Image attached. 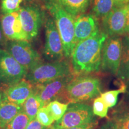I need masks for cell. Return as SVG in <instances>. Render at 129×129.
<instances>
[{
  "mask_svg": "<svg viewBox=\"0 0 129 129\" xmlns=\"http://www.w3.org/2000/svg\"><path fill=\"white\" fill-rule=\"evenodd\" d=\"M108 35L101 30L77 43L71 55L72 72L75 76L88 75L101 69L102 50Z\"/></svg>",
  "mask_w": 129,
  "mask_h": 129,
  "instance_id": "cell-1",
  "label": "cell"
},
{
  "mask_svg": "<svg viewBox=\"0 0 129 129\" xmlns=\"http://www.w3.org/2000/svg\"><path fill=\"white\" fill-rule=\"evenodd\" d=\"M45 6L54 19L60 34L64 58L71 59L77 44L74 27L75 17L64 10L57 0H45Z\"/></svg>",
  "mask_w": 129,
  "mask_h": 129,
  "instance_id": "cell-2",
  "label": "cell"
},
{
  "mask_svg": "<svg viewBox=\"0 0 129 129\" xmlns=\"http://www.w3.org/2000/svg\"><path fill=\"white\" fill-rule=\"evenodd\" d=\"M72 67L67 59L58 61L42 62L28 71L25 79L33 85L71 75Z\"/></svg>",
  "mask_w": 129,
  "mask_h": 129,
  "instance_id": "cell-3",
  "label": "cell"
},
{
  "mask_svg": "<svg viewBox=\"0 0 129 129\" xmlns=\"http://www.w3.org/2000/svg\"><path fill=\"white\" fill-rule=\"evenodd\" d=\"M101 93L99 78L88 75L74 76L68 84L66 94L68 103H78L94 98Z\"/></svg>",
  "mask_w": 129,
  "mask_h": 129,
  "instance_id": "cell-4",
  "label": "cell"
},
{
  "mask_svg": "<svg viewBox=\"0 0 129 129\" xmlns=\"http://www.w3.org/2000/svg\"><path fill=\"white\" fill-rule=\"evenodd\" d=\"M94 114L91 107L84 103H69L62 118L55 121L52 127L63 129L87 124L93 121Z\"/></svg>",
  "mask_w": 129,
  "mask_h": 129,
  "instance_id": "cell-5",
  "label": "cell"
},
{
  "mask_svg": "<svg viewBox=\"0 0 129 129\" xmlns=\"http://www.w3.org/2000/svg\"><path fill=\"white\" fill-rule=\"evenodd\" d=\"M45 43L43 50V56L48 62L61 60L65 59L60 34L54 19L51 15L45 16Z\"/></svg>",
  "mask_w": 129,
  "mask_h": 129,
  "instance_id": "cell-6",
  "label": "cell"
},
{
  "mask_svg": "<svg viewBox=\"0 0 129 129\" xmlns=\"http://www.w3.org/2000/svg\"><path fill=\"white\" fill-rule=\"evenodd\" d=\"M4 49L28 71L43 61L41 54L29 41L7 40Z\"/></svg>",
  "mask_w": 129,
  "mask_h": 129,
  "instance_id": "cell-7",
  "label": "cell"
},
{
  "mask_svg": "<svg viewBox=\"0 0 129 129\" xmlns=\"http://www.w3.org/2000/svg\"><path fill=\"white\" fill-rule=\"evenodd\" d=\"M28 70L5 49L0 48V87L2 89L25 78Z\"/></svg>",
  "mask_w": 129,
  "mask_h": 129,
  "instance_id": "cell-8",
  "label": "cell"
},
{
  "mask_svg": "<svg viewBox=\"0 0 129 129\" xmlns=\"http://www.w3.org/2000/svg\"><path fill=\"white\" fill-rule=\"evenodd\" d=\"M74 76L75 75L72 74L41 84L34 85L44 106L54 101L68 104L66 94V88Z\"/></svg>",
  "mask_w": 129,
  "mask_h": 129,
  "instance_id": "cell-9",
  "label": "cell"
},
{
  "mask_svg": "<svg viewBox=\"0 0 129 129\" xmlns=\"http://www.w3.org/2000/svg\"><path fill=\"white\" fill-rule=\"evenodd\" d=\"M122 49V40L119 36L108 37L102 50L101 69L117 75Z\"/></svg>",
  "mask_w": 129,
  "mask_h": 129,
  "instance_id": "cell-10",
  "label": "cell"
},
{
  "mask_svg": "<svg viewBox=\"0 0 129 129\" xmlns=\"http://www.w3.org/2000/svg\"><path fill=\"white\" fill-rule=\"evenodd\" d=\"M18 12L24 31L29 41H31L39 35L46 13L41 8L34 4L22 6Z\"/></svg>",
  "mask_w": 129,
  "mask_h": 129,
  "instance_id": "cell-11",
  "label": "cell"
},
{
  "mask_svg": "<svg viewBox=\"0 0 129 129\" xmlns=\"http://www.w3.org/2000/svg\"><path fill=\"white\" fill-rule=\"evenodd\" d=\"M127 4L115 6L102 19V31L108 37L121 36L125 34Z\"/></svg>",
  "mask_w": 129,
  "mask_h": 129,
  "instance_id": "cell-12",
  "label": "cell"
},
{
  "mask_svg": "<svg viewBox=\"0 0 129 129\" xmlns=\"http://www.w3.org/2000/svg\"><path fill=\"white\" fill-rule=\"evenodd\" d=\"M0 22L6 39L11 41H30L22 27L18 12L3 14Z\"/></svg>",
  "mask_w": 129,
  "mask_h": 129,
  "instance_id": "cell-13",
  "label": "cell"
},
{
  "mask_svg": "<svg viewBox=\"0 0 129 129\" xmlns=\"http://www.w3.org/2000/svg\"><path fill=\"white\" fill-rule=\"evenodd\" d=\"M99 19L92 14H81L75 20V36L77 43L96 35L99 31Z\"/></svg>",
  "mask_w": 129,
  "mask_h": 129,
  "instance_id": "cell-14",
  "label": "cell"
},
{
  "mask_svg": "<svg viewBox=\"0 0 129 129\" xmlns=\"http://www.w3.org/2000/svg\"><path fill=\"white\" fill-rule=\"evenodd\" d=\"M34 85L25 78L3 89V101L22 106L34 91Z\"/></svg>",
  "mask_w": 129,
  "mask_h": 129,
  "instance_id": "cell-15",
  "label": "cell"
},
{
  "mask_svg": "<svg viewBox=\"0 0 129 129\" xmlns=\"http://www.w3.org/2000/svg\"><path fill=\"white\" fill-rule=\"evenodd\" d=\"M60 6L74 17L85 13L90 6L91 0H57Z\"/></svg>",
  "mask_w": 129,
  "mask_h": 129,
  "instance_id": "cell-16",
  "label": "cell"
},
{
  "mask_svg": "<svg viewBox=\"0 0 129 129\" xmlns=\"http://www.w3.org/2000/svg\"><path fill=\"white\" fill-rule=\"evenodd\" d=\"M22 111V106L3 101L0 106V129L4 128Z\"/></svg>",
  "mask_w": 129,
  "mask_h": 129,
  "instance_id": "cell-17",
  "label": "cell"
},
{
  "mask_svg": "<svg viewBox=\"0 0 129 129\" xmlns=\"http://www.w3.org/2000/svg\"><path fill=\"white\" fill-rule=\"evenodd\" d=\"M122 40L121 57L117 76L126 83L129 80V39L125 36L122 38Z\"/></svg>",
  "mask_w": 129,
  "mask_h": 129,
  "instance_id": "cell-18",
  "label": "cell"
},
{
  "mask_svg": "<svg viewBox=\"0 0 129 129\" xmlns=\"http://www.w3.org/2000/svg\"><path fill=\"white\" fill-rule=\"evenodd\" d=\"M43 106H44V104L36 90L34 88L33 92L22 105V111L29 118L30 120H32L35 118L38 110Z\"/></svg>",
  "mask_w": 129,
  "mask_h": 129,
  "instance_id": "cell-19",
  "label": "cell"
},
{
  "mask_svg": "<svg viewBox=\"0 0 129 129\" xmlns=\"http://www.w3.org/2000/svg\"><path fill=\"white\" fill-rule=\"evenodd\" d=\"M91 13L98 19H102L115 7L113 0H91Z\"/></svg>",
  "mask_w": 129,
  "mask_h": 129,
  "instance_id": "cell-20",
  "label": "cell"
},
{
  "mask_svg": "<svg viewBox=\"0 0 129 129\" xmlns=\"http://www.w3.org/2000/svg\"><path fill=\"white\" fill-rule=\"evenodd\" d=\"M68 104H64L57 101L50 102L46 106L55 121L62 118L68 108Z\"/></svg>",
  "mask_w": 129,
  "mask_h": 129,
  "instance_id": "cell-21",
  "label": "cell"
},
{
  "mask_svg": "<svg viewBox=\"0 0 129 129\" xmlns=\"http://www.w3.org/2000/svg\"><path fill=\"white\" fill-rule=\"evenodd\" d=\"M30 121L29 118L22 111L3 129H26Z\"/></svg>",
  "mask_w": 129,
  "mask_h": 129,
  "instance_id": "cell-22",
  "label": "cell"
},
{
  "mask_svg": "<svg viewBox=\"0 0 129 129\" xmlns=\"http://www.w3.org/2000/svg\"><path fill=\"white\" fill-rule=\"evenodd\" d=\"M125 91H126V85L123 84L119 89L106 91L101 94V97L108 107L112 108L117 104L118 94L121 93H124Z\"/></svg>",
  "mask_w": 129,
  "mask_h": 129,
  "instance_id": "cell-23",
  "label": "cell"
},
{
  "mask_svg": "<svg viewBox=\"0 0 129 129\" xmlns=\"http://www.w3.org/2000/svg\"><path fill=\"white\" fill-rule=\"evenodd\" d=\"M35 118L41 125L47 127H51L55 122L46 106L38 110Z\"/></svg>",
  "mask_w": 129,
  "mask_h": 129,
  "instance_id": "cell-24",
  "label": "cell"
},
{
  "mask_svg": "<svg viewBox=\"0 0 129 129\" xmlns=\"http://www.w3.org/2000/svg\"><path fill=\"white\" fill-rule=\"evenodd\" d=\"M23 0H1V9L3 14L18 12Z\"/></svg>",
  "mask_w": 129,
  "mask_h": 129,
  "instance_id": "cell-25",
  "label": "cell"
},
{
  "mask_svg": "<svg viewBox=\"0 0 129 129\" xmlns=\"http://www.w3.org/2000/svg\"><path fill=\"white\" fill-rule=\"evenodd\" d=\"M108 111V107L102 99L101 97L97 98L94 99L93 106V112L94 115L101 118L106 117Z\"/></svg>",
  "mask_w": 129,
  "mask_h": 129,
  "instance_id": "cell-26",
  "label": "cell"
},
{
  "mask_svg": "<svg viewBox=\"0 0 129 129\" xmlns=\"http://www.w3.org/2000/svg\"><path fill=\"white\" fill-rule=\"evenodd\" d=\"M115 121L119 128L129 129V111L124 112Z\"/></svg>",
  "mask_w": 129,
  "mask_h": 129,
  "instance_id": "cell-27",
  "label": "cell"
},
{
  "mask_svg": "<svg viewBox=\"0 0 129 129\" xmlns=\"http://www.w3.org/2000/svg\"><path fill=\"white\" fill-rule=\"evenodd\" d=\"M50 127L43 126L37 120L36 118H34L30 121L26 129H50Z\"/></svg>",
  "mask_w": 129,
  "mask_h": 129,
  "instance_id": "cell-28",
  "label": "cell"
},
{
  "mask_svg": "<svg viewBox=\"0 0 129 129\" xmlns=\"http://www.w3.org/2000/svg\"><path fill=\"white\" fill-rule=\"evenodd\" d=\"M97 125H98V122L96 121H93V122L89 124H87L63 129H96Z\"/></svg>",
  "mask_w": 129,
  "mask_h": 129,
  "instance_id": "cell-29",
  "label": "cell"
},
{
  "mask_svg": "<svg viewBox=\"0 0 129 129\" xmlns=\"http://www.w3.org/2000/svg\"><path fill=\"white\" fill-rule=\"evenodd\" d=\"M101 129H118L115 121H109L101 127Z\"/></svg>",
  "mask_w": 129,
  "mask_h": 129,
  "instance_id": "cell-30",
  "label": "cell"
},
{
  "mask_svg": "<svg viewBox=\"0 0 129 129\" xmlns=\"http://www.w3.org/2000/svg\"><path fill=\"white\" fill-rule=\"evenodd\" d=\"M115 6H120L125 5L129 3V0H113Z\"/></svg>",
  "mask_w": 129,
  "mask_h": 129,
  "instance_id": "cell-31",
  "label": "cell"
},
{
  "mask_svg": "<svg viewBox=\"0 0 129 129\" xmlns=\"http://www.w3.org/2000/svg\"><path fill=\"white\" fill-rule=\"evenodd\" d=\"M129 31V3L127 4V12L126 17V26H125V34Z\"/></svg>",
  "mask_w": 129,
  "mask_h": 129,
  "instance_id": "cell-32",
  "label": "cell"
},
{
  "mask_svg": "<svg viewBox=\"0 0 129 129\" xmlns=\"http://www.w3.org/2000/svg\"><path fill=\"white\" fill-rule=\"evenodd\" d=\"M4 34H3L2 28H1V22H0V47L2 46L3 42H4Z\"/></svg>",
  "mask_w": 129,
  "mask_h": 129,
  "instance_id": "cell-33",
  "label": "cell"
},
{
  "mask_svg": "<svg viewBox=\"0 0 129 129\" xmlns=\"http://www.w3.org/2000/svg\"><path fill=\"white\" fill-rule=\"evenodd\" d=\"M3 103V89L0 87V106Z\"/></svg>",
  "mask_w": 129,
  "mask_h": 129,
  "instance_id": "cell-34",
  "label": "cell"
},
{
  "mask_svg": "<svg viewBox=\"0 0 129 129\" xmlns=\"http://www.w3.org/2000/svg\"><path fill=\"white\" fill-rule=\"evenodd\" d=\"M125 83H126V84H125V85H126V91L129 94V80Z\"/></svg>",
  "mask_w": 129,
  "mask_h": 129,
  "instance_id": "cell-35",
  "label": "cell"
},
{
  "mask_svg": "<svg viewBox=\"0 0 129 129\" xmlns=\"http://www.w3.org/2000/svg\"><path fill=\"white\" fill-rule=\"evenodd\" d=\"M127 34V37H128V39H129V31L128 32H127V33H126Z\"/></svg>",
  "mask_w": 129,
  "mask_h": 129,
  "instance_id": "cell-36",
  "label": "cell"
},
{
  "mask_svg": "<svg viewBox=\"0 0 129 129\" xmlns=\"http://www.w3.org/2000/svg\"><path fill=\"white\" fill-rule=\"evenodd\" d=\"M50 129H55V128H53V127L52 126H51V127H50Z\"/></svg>",
  "mask_w": 129,
  "mask_h": 129,
  "instance_id": "cell-37",
  "label": "cell"
},
{
  "mask_svg": "<svg viewBox=\"0 0 129 129\" xmlns=\"http://www.w3.org/2000/svg\"><path fill=\"white\" fill-rule=\"evenodd\" d=\"M118 129H120V128H118Z\"/></svg>",
  "mask_w": 129,
  "mask_h": 129,
  "instance_id": "cell-38",
  "label": "cell"
}]
</instances>
